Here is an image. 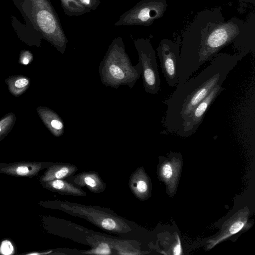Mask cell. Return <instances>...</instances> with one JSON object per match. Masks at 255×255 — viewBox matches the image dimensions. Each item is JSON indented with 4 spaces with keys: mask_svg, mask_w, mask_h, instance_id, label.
<instances>
[{
    "mask_svg": "<svg viewBox=\"0 0 255 255\" xmlns=\"http://www.w3.org/2000/svg\"><path fill=\"white\" fill-rule=\"evenodd\" d=\"M64 211L82 217L100 228L115 233H126L131 231L128 224L117 215L103 211L101 209L67 203L62 205Z\"/></svg>",
    "mask_w": 255,
    "mask_h": 255,
    "instance_id": "3",
    "label": "cell"
},
{
    "mask_svg": "<svg viewBox=\"0 0 255 255\" xmlns=\"http://www.w3.org/2000/svg\"><path fill=\"white\" fill-rule=\"evenodd\" d=\"M129 187L134 196L140 200L145 199L148 195L149 191V181L141 168L136 169L131 175Z\"/></svg>",
    "mask_w": 255,
    "mask_h": 255,
    "instance_id": "9",
    "label": "cell"
},
{
    "mask_svg": "<svg viewBox=\"0 0 255 255\" xmlns=\"http://www.w3.org/2000/svg\"><path fill=\"white\" fill-rule=\"evenodd\" d=\"M2 128V124L1 123H0V132L1 131Z\"/></svg>",
    "mask_w": 255,
    "mask_h": 255,
    "instance_id": "23",
    "label": "cell"
},
{
    "mask_svg": "<svg viewBox=\"0 0 255 255\" xmlns=\"http://www.w3.org/2000/svg\"><path fill=\"white\" fill-rule=\"evenodd\" d=\"M242 57L220 54L198 75L178 84L169 98L162 102L167 106L163 124L165 130L176 134L193 109L217 85H223Z\"/></svg>",
    "mask_w": 255,
    "mask_h": 255,
    "instance_id": "1",
    "label": "cell"
},
{
    "mask_svg": "<svg viewBox=\"0 0 255 255\" xmlns=\"http://www.w3.org/2000/svg\"><path fill=\"white\" fill-rule=\"evenodd\" d=\"M181 252V248L180 241H179L178 244L175 246L174 251L173 254L174 255H180Z\"/></svg>",
    "mask_w": 255,
    "mask_h": 255,
    "instance_id": "22",
    "label": "cell"
},
{
    "mask_svg": "<svg viewBox=\"0 0 255 255\" xmlns=\"http://www.w3.org/2000/svg\"><path fill=\"white\" fill-rule=\"evenodd\" d=\"M29 172V170L27 166H21L18 167L16 169V173L21 176L26 175Z\"/></svg>",
    "mask_w": 255,
    "mask_h": 255,
    "instance_id": "20",
    "label": "cell"
},
{
    "mask_svg": "<svg viewBox=\"0 0 255 255\" xmlns=\"http://www.w3.org/2000/svg\"><path fill=\"white\" fill-rule=\"evenodd\" d=\"M86 254H94L100 255H109L111 253L110 246L105 243L99 244L98 246L89 252H85Z\"/></svg>",
    "mask_w": 255,
    "mask_h": 255,
    "instance_id": "14",
    "label": "cell"
},
{
    "mask_svg": "<svg viewBox=\"0 0 255 255\" xmlns=\"http://www.w3.org/2000/svg\"><path fill=\"white\" fill-rule=\"evenodd\" d=\"M78 167L71 164L62 163L51 166L46 172L43 180L48 181L55 179L66 178L73 175Z\"/></svg>",
    "mask_w": 255,
    "mask_h": 255,
    "instance_id": "11",
    "label": "cell"
},
{
    "mask_svg": "<svg viewBox=\"0 0 255 255\" xmlns=\"http://www.w3.org/2000/svg\"><path fill=\"white\" fill-rule=\"evenodd\" d=\"M60 1L65 14L68 16H78L91 11L77 0H60Z\"/></svg>",
    "mask_w": 255,
    "mask_h": 255,
    "instance_id": "12",
    "label": "cell"
},
{
    "mask_svg": "<svg viewBox=\"0 0 255 255\" xmlns=\"http://www.w3.org/2000/svg\"><path fill=\"white\" fill-rule=\"evenodd\" d=\"M67 181L78 187H86L94 193H102L106 189L105 183L95 172H83L76 175H72L67 177Z\"/></svg>",
    "mask_w": 255,
    "mask_h": 255,
    "instance_id": "8",
    "label": "cell"
},
{
    "mask_svg": "<svg viewBox=\"0 0 255 255\" xmlns=\"http://www.w3.org/2000/svg\"><path fill=\"white\" fill-rule=\"evenodd\" d=\"M46 186L54 191L69 196H85L87 193L67 180L55 179L47 181Z\"/></svg>",
    "mask_w": 255,
    "mask_h": 255,
    "instance_id": "10",
    "label": "cell"
},
{
    "mask_svg": "<svg viewBox=\"0 0 255 255\" xmlns=\"http://www.w3.org/2000/svg\"><path fill=\"white\" fill-rule=\"evenodd\" d=\"M133 42L142 66L144 90L148 93L156 94L160 90V79L154 50L148 39H137Z\"/></svg>",
    "mask_w": 255,
    "mask_h": 255,
    "instance_id": "5",
    "label": "cell"
},
{
    "mask_svg": "<svg viewBox=\"0 0 255 255\" xmlns=\"http://www.w3.org/2000/svg\"><path fill=\"white\" fill-rule=\"evenodd\" d=\"M105 61L111 64L108 68L110 77L119 82L123 81L125 79L126 73L125 70L122 69L119 65L116 64L113 60L106 54Z\"/></svg>",
    "mask_w": 255,
    "mask_h": 255,
    "instance_id": "13",
    "label": "cell"
},
{
    "mask_svg": "<svg viewBox=\"0 0 255 255\" xmlns=\"http://www.w3.org/2000/svg\"><path fill=\"white\" fill-rule=\"evenodd\" d=\"M245 222L243 221H238L233 223L228 231V234L225 237V239L229 236L236 234L241 231L244 226Z\"/></svg>",
    "mask_w": 255,
    "mask_h": 255,
    "instance_id": "16",
    "label": "cell"
},
{
    "mask_svg": "<svg viewBox=\"0 0 255 255\" xmlns=\"http://www.w3.org/2000/svg\"><path fill=\"white\" fill-rule=\"evenodd\" d=\"M180 46L179 42L163 40L157 48L162 72L167 83L171 87L176 86L179 82Z\"/></svg>",
    "mask_w": 255,
    "mask_h": 255,
    "instance_id": "6",
    "label": "cell"
},
{
    "mask_svg": "<svg viewBox=\"0 0 255 255\" xmlns=\"http://www.w3.org/2000/svg\"><path fill=\"white\" fill-rule=\"evenodd\" d=\"M166 7L163 0H142L122 14L115 26L151 25L163 15Z\"/></svg>",
    "mask_w": 255,
    "mask_h": 255,
    "instance_id": "4",
    "label": "cell"
},
{
    "mask_svg": "<svg viewBox=\"0 0 255 255\" xmlns=\"http://www.w3.org/2000/svg\"><path fill=\"white\" fill-rule=\"evenodd\" d=\"M30 1L32 16L36 27L46 40L63 52L68 41L50 0Z\"/></svg>",
    "mask_w": 255,
    "mask_h": 255,
    "instance_id": "2",
    "label": "cell"
},
{
    "mask_svg": "<svg viewBox=\"0 0 255 255\" xmlns=\"http://www.w3.org/2000/svg\"><path fill=\"white\" fill-rule=\"evenodd\" d=\"M29 84L28 79L25 78H19L17 79L14 83V85L18 88H23L27 86Z\"/></svg>",
    "mask_w": 255,
    "mask_h": 255,
    "instance_id": "19",
    "label": "cell"
},
{
    "mask_svg": "<svg viewBox=\"0 0 255 255\" xmlns=\"http://www.w3.org/2000/svg\"><path fill=\"white\" fill-rule=\"evenodd\" d=\"M161 171L162 175L165 179H169L172 175V168L171 165L168 163H165L163 165Z\"/></svg>",
    "mask_w": 255,
    "mask_h": 255,
    "instance_id": "18",
    "label": "cell"
},
{
    "mask_svg": "<svg viewBox=\"0 0 255 255\" xmlns=\"http://www.w3.org/2000/svg\"><path fill=\"white\" fill-rule=\"evenodd\" d=\"M51 125L52 128L56 129H61L63 128L62 123L57 120H53L51 122Z\"/></svg>",
    "mask_w": 255,
    "mask_h": 255,
    "instance_id": "21",
    "label": "cell"
},
{
    "mask_svg": "<svg viewBox=\"0 0 255 255\" xmlns=\"http://www.w3.org/2000/svg\"><path fill=\"white\" fill-rule=\"evenodd\" d=\"M223 90L222 84L217 85L184 120L176 134L182 137L193 134L202 123L210 106Z\"/></svg>",
    "mask_w": 255,
    "mask_h": 255,
    "instance_id": "7",
    "label": "cell"
},
{
    "mask_svg": "<svg viewBox=\"0 0 255 255\" xmlns=\"http://www.w3.org/2000/svg\"><path fill=\"white\" fill-rule=\"evenodd\" d=\"M85 7L90 10H96L100 5V0H77Z\"/></svg>",
    "mask_w": 255,
    "mask_h": 255,
    "instance_id": "17",
    "label": "cell"
},
{
    "mask_svg": "<svg viewBox=\"0 0 255 255\" xmlns=\"http://www.w3.org/2000/svg\"><path fill=\"white\" fill-rule=\"evenodd\" d=\"M13 252V247L11 243L7 240L3 241L0 247V253L4 255H9Z\"/></svg>",
    "mask_w": 255,
    "mask_h": 255,
    "instance_id": "15",
    "label": "cell"
}]
</instances>
